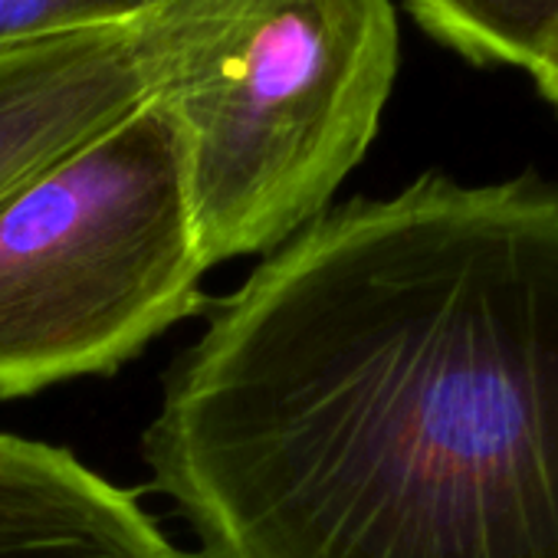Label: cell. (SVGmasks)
Returning a JSON list of instances; mask_svg holds the SVG:
<instances>
[{"mask_svg":"<svg viewBox=\"0 0 558 558\" xmlns=\"http://www.w3.org/2000/svg\"><path fill=\"white\" fill-rule=\"evenodd\" d=\"M142 460L191 558H558V184L329 207L210 306Z\"/></svg>","mask_w":558,"mask_h":558,"instance_id":"cell-1","label":"cell"},{"mask_svg":"<svg viewBox=\"0 0 558 558\" xmlns=\"http://www.w3.org/2000/svg\"><path fill=\"white\" fill-rule=\"evenodd\" d=\"M158 4L165 0H0V47L60 31L122 24Z\"/></svg>","mask_w":558,"mask_h":558,"instance_id":"cell-6","label":"cell"},{"mask_svg":"<svg viewBox=\"0 0 558 558\" xmlns=\"http://www.w3.org/2000/svg\"><path fill=\"white\" fill-rule=\"evenodd\" d=\"M401 63L391 0H243L158 96L204 269L323 217L372 148Z\"/></svg>","mask_w":558,"mask_h":558,"instance_id":"cell-2","label":"cell"},{"mask_svg":"<svg viewBox=\"0 0 558 558\" xmlns=\"http://www.w3.org/2000/svg\"><path fill=\"white\" fill-rule=\"evenodd\" d=\"M0 558H191L138 493L73 450L0 430Z\"/></svg>","mask_w":558,"mask_h":558,"instance_id":"cell-5","label":"cell"},{"mask_svg":"<svg viewBox=\"0 0 558 558\" xmlns=\"http://www.w3.org/2000/svg\"><path fill=\"white\" fill-rule=\"evenodd\" d=\"M161 99L0 201V401L116 375L214 303Z\"/></svg>","mask_w":558,"mask_h":558,"instance_id":"cell-3","label":"cell"},{"mask_svg":"<svg viewBox=\"0 0 558 558\" xmlns=\"http://www.w3.org/2000/svg\"><path fill=\"white\" fill-rule=\"evenodd\" d=\"M240 8L165 0L122 24L0 47V201L158 99Z\"/></svg>","mask_w":558,"mask_h":558,"instance_id":"cell-4","label":"cell"},{"mask_svg":"<svg viewBox=\"0 0 558 558\" xmlns=\"http://www.w3.org/2000/svg\"><path fill=\"white\" fill-rule=\"evenodd\" d=\"M515 70H525L538 96L558 109V14L548 17L522 47Z\"/></svg>","mask_w":558,"mask_h":558,"instance_id":"cell-7","label":"cell"}]
</instances>
